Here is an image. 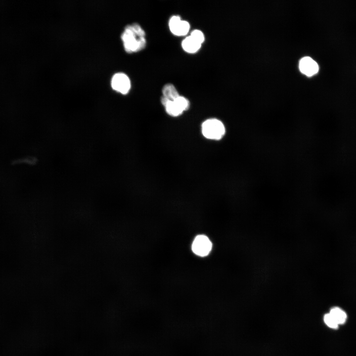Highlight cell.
Masks as SVG:
<instances>
[{
    "instance_id": "6da1fadb",
    "label": "cell",
    "mask_w": 356,
    "mask_h": 356,
    "mask_svg": "<svg viewBox=\"0 0 356 356\" xmlns=\"http://www.w3.org/2000/svg\"><path fill=\"white\" fill-rule=\"evenodd\" d=\"M146 34L137 23L126 26L121 35V40L125 51L129 53L139 51L146 45Z\"/></svg>"
},
{
    "instance_id": "7a4b0ae2",
    "label": "cell",
    "mask_w": 356,
    "mask_h": 356,
    "mask_svg": "<svg viewBox=\"0 0 356 356\" xmlns=\"http://www.w3.org/2000/svg\"><path fill=\"white\" fill-rule=\"evenodd\" d=\"M201 131L203 136L209 139L218 140L222 139L225 133L223 124L217 119H209L203 122Z\"/></svg>"
},
{
    "instance_id": "3957f363",
    "label": "cell",
    "mask_w": 356,
    "mask_h": 356,
    "mask_svg": "<svg viewBox=\"0 0 356 356\" xmlns=\"http://www.w3.org/2000/svg\"><path fill=\"white\" fill-rule=\"evenodd\" d=\"M212 244L209 238L205 235H198L194 238L192 243L193 252L197 256L205 257L210 252Z\"/></svg>"
},
{
    "instance_id": "277c9868",
    "label": "cell",
    "mask_w": 356,
    "mask_h": 356,
    "mask_svg": "<svg viewBox=\"0 0 356 356\" xmlns=\"http://www.w3.org/2000/svg\"><path fill=\"white\" fill-rule=\"evenodd\" d=\"M168 25L171 32L177 36L186 35L190 28L189 23L178 15L172 16L169 19Z\"/></svg>"
},
{
    "instance_id": "5b68a950",
    "label": "cell",
    "mask_w": 356,
    "mask_h": 356,
    "mask_svg": "<svg viewBox=\"0 0 356 356\" xmlns=\"http://www.w3.org/2000/svg\"><path fill=\"white\" fill-rule=\"evenodd\" d=\"M111 86L115 91L122 94H127L131 87L129 77L123 73H117L113 75L111 80Z\"/></svg>"
},
{
    "instance_id": "8992f818",
    "label": "cell",
    "mask_w": 356,
    "mask_h": 356,
    "mask_svg": "<svg viewBox=\"0 0 356 356\" xmlns=\"http://www.w3.org/2000/svg\"><path fill=\"white\" fill-rule=\"evenodd\" d=\"M300 71L307 76H312L318 71V65L311 57L306 56L302 58L299 62Z\"/></svg>"
},
{
    "instance_id": "52a82bcc",
    "label": "cell",
    "mask_w": 356,
    "mask_h": 356,
    "mask_svg": "<svg viewBox=\"0 0 356 356\" xmlns=\"http://www.w3.org/2000/svg\"><path fill=\"white\" fill-rule=\"evenodd\" d=\"M202 44L193 39L189 35L181 42L182 49L188 53H195L200 49Z\"/></svg>"
},
{
    "instance_id": "ba28073f",
    "label": "cell",
    "mask_w": 356,
    "mask_h": 356,
    "mask_svg": "<svg viewBox=\"0 0 356 356\" xmlns=\"http://www.w3.org/2000/svg\"><path fill=\"white\" fill-rule=\"evenodd\" d=\"M164 106L167 113L172 117H178L183 112L174 100H168Z\"/></svg>"
},
{
    "instance_id": "9c48e42d",
    "label": "cell",
    "mask_w": 356,
    "mask_h": 356,
    "mask_svg": "<svg viewBox=\"0 0 356 356\" xmlns=\"http://www.w3.org/2000/svg\"><path fill=\"white\" fill-rule=\"evenodd\" d=\"M162 91L163 96L170 100H174L180 95L175 86L170 83L165 85Z\"/></svg>"
},
{
    "instance_id": "30bf717a",
    "label": "cell",
    "mask_w": 356,
    "mask_h": 356,
    "mask_svg": "<svg viewBox=\"0 0 356 356\" xmlns=\"http://www.w3.org/2000/svg\"><path fill=\"white\" fill-rule=\"evenodd\" d=\"M329 313L336 320L338 325L345 322L347 319V314L341 309L338 307L333 308Z\"/></svg>"
},
{
    "instance_id": "8fae6325",
    "label": "cell",
    "mask_w": 356,
    "mask_h": 356,
    "mask_svg": "<svg viewBox=\"0 0 356 356\" xmlns=\"http://www.w3.org/2000/svg\"><path fill=\"white\" fill-rule=\"evenodd\" d=\"M174 100L183 112L187 110L190 107L189 100L183 96L179 95Z\"/></svg>"
},
{
    "instance_id": "7c38bea8",
    "label": "cell",
    "mask_w": 356,
    "mask_h": 356,
    "mask_svg": "<svg viewBox=\"0 0 356 356\" xmlns=\"http://www.w3.org/2000/svg\"><path fill=\"white\" fill-rule=\"evenodd\" d=\"M189 36L193 39L201 44L205 41V36L203 33L202 31L198 29H195L192 31Z\"/></svg>"
},
{
    "instance_id": "4fadbf2b",
    "label": "cell",
    "mask_w": 356,
    "mask_h": 356,
    "mask_svg": "<svg viewBox=\"0 0 356 356\" xmlns=\"http://www.w3.org/2000/svg\"><path fill=\"white\" fill-rule=\"evenodd\" d=\"M324 321L330 328L336 329L338 326V324L329 313L324 315Z\"/></svg>"
}]
</instances>
